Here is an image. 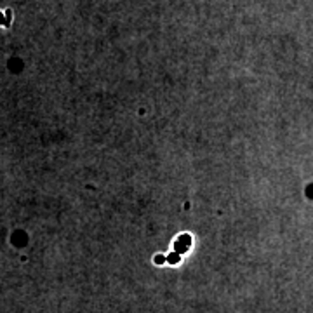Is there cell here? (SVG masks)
<instances>
[{"instance_id": "1", "label": "cell", "mask_w": 313, "mask_h": 313, "mask_svg": "<svg viewBox=\"0 0 313 313\" xmlns=\"http://www.w3.org/2000/svg\"><path fill=\"white\" fill-rule=\"evenodd\" d=\"M179 259H181V257H179V254H177V252H172V254L167 256V261H169V263H172V264H176Z\"/></svg>"}, {"instance_id": "2", "label": "cell", "mask_w": 313, "mask_h": 313, "mask_svg": "<svg viewBox=\"0 0 313 313\" xmlns=\"http://www.w3.org/2000/svg\"><path fill=\"white\" fill-rule=\"evenodd\" d=\"M186 249H188V245H181V242L177 240L176 242V252L179 254V252H186Z\"/></svg>"}, {"instance_id": "3", "label": "cell", "mask_w": 313, "mask_h": 313, "mask_svg": "<svg viewBox=\"0 0 313 313\" xmlns=\"http://www.w3.org/2000/svg\"><path fill=\"white\" fill-rule=\"evenodd\" d=\"M155 263H158V264H162V263H165V256H162V254H158L155 257Z\"/></svg>"}]
</instances>
